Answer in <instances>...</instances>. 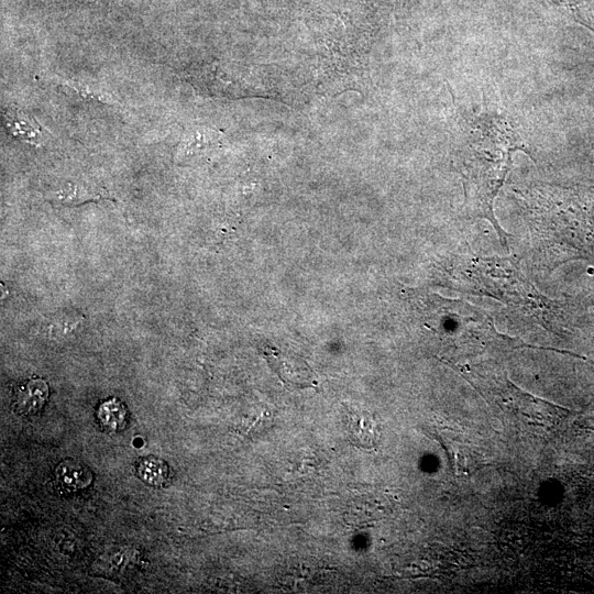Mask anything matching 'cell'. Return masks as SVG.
I'll use <instances>...</instances> for the list:
<instances>
[{
	"label": "cell",
	"mask_w": 594,
	"mask_h": 594,
	"mask_svg": "<svg viewBox=\"0 0 594 594\" xmlns=\"http://www.w3.org/2000/svg\"><path fill=\"white\" fill-rule=\"evenodd\" d=\"M528 224L540 263L553 270L594 252L593 207L578 195L538 191L530 197Z\"/></svg>",
	"instance_id": "obj_1"
},
{
	"label": "cell",
	"mask_w": 594,
	"mask_h": 594,
	"mask_svg": "<svg viewBox=\"0 0 594 594\" xmlns=\"http://www.w3.org/2000/svg\"><path fill=\"white\" fill-rule=\"evenodd\" d=\"M458 290L494 298L549 331L563 326L561 306L541 295L512 257L461 258L452 273Z\"/></svg>",
	"instance_id": "obj_2"
},
{
	"label": "cell",
	"mask_w": 594,
	"mask_h": 594,
	"mask_svg": "<svg viewBox=\"0 0 594 594\" xmlns=\"http://www.w3.org/2000/svg\"><path fill=\"white\" fill-rule=\"evenodd\" d=\"M426 328L439 341L460 348H518L516 340L497 331L483 309L459 298L433 296L421 304Z\"/></svg>",
	"instance_id": "obj_3"
},
{
	"label": "cell",
	"mask_w": 594,
	"mask_h": 594,
	"mask_svg": "<svg viewBox=\"0 0 594 594\" xmlns=\"http://www.w3.org/2000/svg\"><path fill=\"white\" fill-rule=\"evenodd\" d=\"M345 425L348 437L355 447L372 449L376 446L378 430L371 414L359 409L349 410Z\"/></svg>",
	"instance_id": "obj_4"
},
{
	"label": "cell",
	"mask_w": 594,
	"mask_h": 594,
	"mask_svg": "<svg viewBox=\"0 0 594 594\" xmlns=\"http://www.w3.org/2000/svg\"><path fill=\"white\" fill-rule=\"evenodd\" d=\"M50 388L42 378H33L21 384L14 394V408L24 416L35 415L42 410L48 399Z\"/></svg>",
	"instance_id": "obj_5"
},
{
	"label": "cell",
	"mask_w": 594,
	"mask_h": 594,
	"mask_svg": "<svg viewBox=\"0 0 594 594\" xmlns=\"http://www.w3.org/2000/svg\"><path fill=\"white\" fill-rule=\"evenodd\" d=\"M58 488L66 493H74L88 487L94 481L90 470L82 463L66 459L62 461L54 472Z\"/></svg>",
	"instance_id": "obj_6"
},
{
	"label": "cell",
	"mask_w": 594,
	"mask_h": 594,
	"mask_svg": "<svg viewBox=\"0 0 594 594\" xmlns=\"http://www.w3.org/2000/svg\"><path fill=\"white\" fill-rule=\"evenodd\" d=\"M2 113L6 127L13 136L34 144H38L45 139L46 132L25 112L12 107Z\"/></svg>",
	"instance_id": "obj_7"
},
{
	"label": "cell",
	"mask_w": 594,
	"mask_h": 594,
	"mask_svg": "<svg viewBox=\"0 0 594 594\" xmlns=\"http://www.w3.org/2000/svg\"><path fill=\"white\" fill-rule=\"evenodd\" d=\"M380 502L375 495H356L346 507L345 520L351 526H364L375 520L377 513L381 512Z\"/></svg>",
	"instance_id": "obj_8"
},
{
	"label": "cell",
	"mask_w": 594,
	"mask_h": 594,
	"mask_svg": "<svg viewBox=\"0 0 594 594\" xmlns=\"http://www.w3.org/2000/svg\"><path fill=\"white\" fill-rule=\"evenodd\" d=\"M128 409L117 398L102 402L97 409V419L101 428L109 432L122 430L128 424Z\"/></svg>",
	"instance_id": "obj_9"
},
{
	"label": "cell",
	"mask_w": 594,
	"mask_h": 594,
	"mask_svg": "<svg viewBox=\"0 0 594 594\" xmlns=\"http://www.w3.org/2000/svg\"><path fill=\"white\" fill-rule=\"evenodd\" d=\"M135 471L141 481L155 487L164 486L169 479L167 463L156 457L140 459L136 463Z\"/></svg>",
	"instance_id": "obj_10"
}]
</instances>
